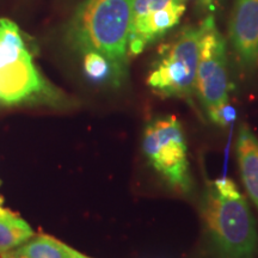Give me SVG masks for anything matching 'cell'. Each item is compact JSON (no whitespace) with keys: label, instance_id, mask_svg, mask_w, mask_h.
<instances>
[{"label":"cell","instance_id":"cell-1","mask_svg":"<svg viewBox=\"0 0 258 258\" xmlns=\"http://www.w3.org/2000/svg\"><path fill=\"white\" fill-rule=\"evenodd\" d=\"M134 0H85L66 28V41L80 54L95 51L111 67L115 88L128 79V36Z\"/></svg>","mask_w":258,"mask_h":258},{"label":"cell","instance_id":"cell-2","mask_svg":"<svg viewBox=\"0 0 258 258\" xmlns=\"http://www.w3.org/2000/svg\"><path fill=\"white\" fill-rule=\"evenodd\" d=\"M202 215L215 258H254L257 231L246 200L231 179L208 184Z\"/></svg>","mask_w":258,"mask_h":258},{"label":"cell","instance_id":"cell-3","mask_svg":"<svg viewBox=\"0 0 258 258\" xmlns=\"http://www.w3.org/2000/svg\"><path fill=\"white\" fill-rule=\"evenodd\" d=\"M56 98L55 90L35 66L17 24L0 18V104Z\"/></svg>","mask_w":258,"mask_h":258},{"label":"cell","instance_id":"cell-4","mask_svg":"<svg viewBox=\"0 0 258 258\" xmlns=\"http://www.w3.org/2000/svg\"><path fill=\"white\" fill-rule=\"evenodd\" d=\"M201 25L183 28L160 48L147 77V85L165 98L191 99L195 93Z\"/></svg>","mask_w":258,"mask_h":258},{"label":"cell","instance_id":"cell-5","mask_svg":"<svg viewBox=\"0 0 258 258\" xmlns=\"http://www.w3.org/2000/svg\"><path fill=\"white\" fill-rule=\"evenodd\" d=\"M143 150L154 171L173 189L189 192L192 188L188 147L176 116L154 118L144 132Z\"/></svg>","mask_w":258,"mask_h":258},{"label":"cell","instance_id":"cell-6","mask_svg":"<svg viewBox=\"0 0 258 258\" xmlns=\"http://www.w3.org/2000/svg\"><path fill=\"white\" fill-rule=\"evenodd\" d=\"M198 72H196L195 93L211 115L221 105L228 103L227 46L219 31L215 19L209 16L201 24Z\"/></svg>","mask_w":258,"mask_h":258},{"label":"cell","instance_id":"cell-7","mask_svg":"<svg viewBox=\"0 0 258 258\" xmlns=\"http://www.w3.org/2000/svg\"><path fill=\"white\" fill-rule=\"evenodd\" d=\"M230 41L240 66L252 72L258 69V0H234Z\"/></svg>","mask_w":258,"mask_h":258},{"label":"cell","instance_id":"cell-8","mask_svg":"<svg viewBox=\"0 0 258 258\" xmlns=\"http://www.w3.org/2000/svg\"><path fill=\"white\" fill-rule=\"evenodd\" d=\"M185 12V5L176 0L157 11L131 21L128 36L129 56L141 54L145 48L159 40L167 31L179 23L180 17Z\"/></svg>","mask_w":258,"mask_h":258},{"label":"cell","instance_id":"cell-9","mask_svg":"<svg viewBox=\"0 0 258 258\" xmlns=\"http://www.w3.org/2000/svg\"><path fill=\"white\" fill-rule=\"evenodd\" d=\"M235 150L241 179L258 208V140L247 125L243 124L240 127Z\"/></svg>","mask_w":258,"mask_h":258},{"label":"cell","instance_id":"cell-10","mask_svg":"<svg viewBox=\"0 0 258 258\" xmlns=\"http://www.w3.org/2000/svg\"><path fill=\"white\" fill-rule=\"evenodd\" d=\"M74 249L62 241L55 239L47 234H38L9 251L6 254L12 258H71L74 253Z\"/></svg>","mask_w":258,"mask_h":258},{"label":"cell","instance_id":"cell-11","mask_svg":"<svg viewBox=\"0 0 258 258\" xmlns=\"http://www.w3.org/2000/svg\"><path fill=\"white\" fill-rule=\"evenodd\" d=\"M0 196V254L15 250L34 235V231L16 213L3 207Z\"/></svg>","mask_w":258,"mask_h":258},{"label":"cell","instance_id":"cell-12","mask_svg":"<svg viewBox=\"0 0 258 258\" xmlns=\"http://www.w3.org/2000/svg\"><path fill=\"white\" fill-rule=\"evenodd\" d=\"M84 71L90 79L95 82L111 83V67L104 56L95 51L84 54Z\"/></svg>","mask_w":258,"mask_h":258},{"label":"cell","instance_id":"cell-13","mask_svg":"<svg viewBox=\"0 0 258 258\" xmlns=\"http://www.w3.org/2000/svg\"><path fill=\"white\" fill-rule=\"evenodd\" d=\"M208 117L219 125H225L230 124L232 121L235 118V110L230 103H226V104L221 105L220 108H218L217 110L213 111L211 115H208Z\"/></svg>","mask_w":258,"mask_h":258},{"label":"cell","instance_id":"cell-14","mask_svg":"<svg viewBox=\"0 0 258 258\" xmlns=\"http://www.w3.org/2000/svg\"><path fill=\"white\" fill-rule=\"evenodd\" d=\"M71 258H90V257H88V256H84V254H82L80 252H78V251H74L73 256L71 257Z\"/></svg>","mask_w":258,"mask_h":258},{"label":"cell","instance_id":"cell-15","mask_svg":"<svg viewBox=\"0 0 258 258\" xmlns=\"http://www.w3.org/2000/svg\"><path fill=\"white\" fill-rule=\"evenodd\" d=\"M0 258H12V257L8 256V254H6V253H2V254H0Z\"/></svg>","mask_w":258,"mask_h":258},{"label":"cell","instance_id":"cell-16","mask_svg":"<svg viewBox=\"0 0 258 258\" xmlns=\"http://www.w3.org/2000/svg\"><path fill=\"white\" fill-rule=\"evenodd\" d=\"M0 185H2V180H0Z\"/></svg>","mask_w":258,"mask_h":258}]
</instances>
